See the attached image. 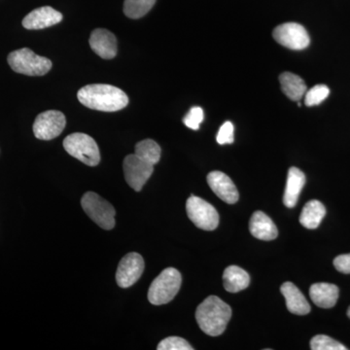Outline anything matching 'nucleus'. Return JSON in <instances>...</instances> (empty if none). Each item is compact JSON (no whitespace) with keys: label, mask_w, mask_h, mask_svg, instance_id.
I'll use <instances>...</instances> for the list:
<instances>
[{"label":"nucleus","mask_w":350,"mask_h":350,"mask_svg":"<svg viewBox=\"0 0 350 350\" xmlns=\"http://www.w3.org/2000/svg\"><path fill=\"white\" fill-rule=\"evenodd\" d=\"M81 206L85 213L96 225L105 230H112L115 226L114 207L107 200L94 192L83 196Z\"/></svg>","instance_id":"423d86ee"},{"label":"nucleus","mask_w":350,"mask_h":350,"mask_svg":"<svg viewBox=\"0 0 350 350\" xmlns=\"http://www.w3.org/2000/svg\"><path fill=\"white\" fill-rule=\"evenodd\" d=\"M310 296L319 308H331L337 304L338 288L331 283H315L310 288Z\"/></svg>","instance_id":"a211bd4d"},{"label":"nucleus","mask_w":350,"mask_h":350,"mask_svg":"<svg viewBox=\"0 0 350 350\" xmlns=\"http://www.w3.org/2000/svg\"><path fill=\"white\" fill-rule=\"evenodd\" d=\"M330 94V90L326 85H317L312 89L306 91L305 94V105L306 107H312L319 105L322 101L326 100Z\"/></svg>","instance_id":"b1692460"},{"label":"nucleus","mask_w":350,"mask_h":350,"mask_svg":"<svg viewBox=\"0 0 350 350\" xmlns=\"http://www.w3.org/2000/svg\"><path fill=\"white\" fill-rule=\"evenodd\" d=\"M326 215V208L321 202L312 200L304 206L300 216V223L308 230L319 227L322 219Z\"/></svg>","instance_id":"aec40b11"},{"label":"nucleus","mask_w":350,"mask_h":350,"mask_svg":"<svg viewBox=\"0 0 350 350\" xmlns=\"http://www.w3.org/2000/svg\"><path fill=\"white\" fill-rule=\"evenodd\" d=\"M64 147L69 155L89 167H96L100 162V152L96 140L86 133H75L64 138Z\"/></svg>","instance_id":"39448f33"},{"label":"nucleus","mask_w":350,"mask_h":350,"mask_svg":"<svg viewBox=\"0 0 350 350\" xmlns=\"http://www.w3.org/2000/svg\"><path fill=\"white\" fill-rule=\"evenodd\" d=\"M157 0H125L124 13L130 19L137 20L150 12Z\"/></svg>","instance_id":"5701e85b"},{"label":"nucleus","mask_w":350,"mask_h":350,"mask_svg":"<svg viewBox=\"0 0 350 350\" xmlns=\"http://www.w3.org/2000/svg\"><path fill=\"white\" fill-rule=\"evenodd\" d=\"M66 125L64 113L48 110L40 113L33 124V133L40 140H51L59 137Z\"/></svg>","instance_id":"1a4fd4ad"},{"label":"nucleus","mask_w":350,"mask_h":350,"mask_svg":"<svg viewBox=\"0 0 350 350\" xmlns=\"http://www.w3.org/2000/svg\"><path fill=\"white\" fill-rule=\"evenodd\" d=\"M273 38L278 44L291 50H304L310 43V36L303 25L297 23H285L276 27Z\"/></svg>","instance_id":"6e6552de"},{"label":"nucleus","mask_w":350,"mask_h":350,"mask_svg":"<svg viewBox=\"0 0 350 350\" xmlns=\"http://www.w3.org/2000/svg\"><path fill=\"white\" fill-rule=\"evenodd\" d=\"M188 217L200 229L213 231L219 225V214L215 207L206 200L191 196L186 202Z\"/></svg>","instance_id":"0eeeda50"},{"label":"nucleus","mask_w":350,"mask_h":350,"mask_svg":"<svg viewBox=\"0 0 350 350\" xmlns=\"http://www.w3.org/2000/svg\"><path fill=\"white\" fill-rule=\"evenodd\" d=\"M282 90L288 98L293 101H300L306 93V85L300 76L291 72H283L280 76Z\"/></svg>","instance_id":"412c9836"},{"label":"nucleus","mask_w":350,"mask_h":350,"mask_svg":"<svg viewBox=\"0 0 350 350\" xmlns=\"http://www.w3.org/2000/svg\"><path fill=\"white\" fill-rule=\"evenodd\" d=\"M234 126L232 122H225L218 131L216 140L220 145L232 144L234 142Z\"/></svg>","instance_id":"cd10ccee"},{"label":"nucleus","mask_w":350,"mask_h":350,"mask_svg":"<svg viewBox=\"0 0 350 350\" xmlns=\"http://www.w3.org/2000/svg\"><path fill=\"white\" fill-rule=\"evenodd\" d=\"M312 350H347V347L328 336L317 335L310 340Z\"/></svg>","instance_id":"393cba45"},{"label":"nucleus","mask_w":350,"mask_h":350,"mask_svg":"<svg viewBox=\"0 0 350 350\" xmlns=\"http://www.w3.org/2000/svg\"><path fill=\"white\" fill-rule=\"evenodd\" d=\"M306 184V175L298 167H291L288 172L286 188L283 196L285 206L294 207L298 202L299 196Z\"/></svg>","instance_id":"f3484780"},{"label":"nucleus","mask_w":350,"mask_h":350,"mask_svg":"<svg viewBox=\"0 0 350 350\" xmlns=\"http://www.w3.org/2000/svg\"><path fill=\"white\" fill-rule=\"evenodd\" d=\"M347 317H349L350 319V306L349 308V310H347Z\"/></svg>","instance_id":"c756f323"},{"label":"nucleus","mask_w":350,"mask_h":350,"mask_svg":"<svg viewBox=\"0 0 350 350\" xmlns=\"http://www.w3.org/2000/svg\"><path fill=\"white\" fill-rule=\"evenodd\" d=\"M224 288L230 293H238L250 286V276L238 266H230L223 273Z\"/></svg>","instance_id":"6ab92c4d"},{"label":"nucleus","mask_w":350,"mask_h":350,"mask_svg":"<svg viewBox=\"0 0 350 350\" xmlns=\"http://www.w3.org/2000/svg\"><path fill=\"white\" fill-rule=\"evenodd\" d=\"M126 183L137 192H140L154 172V165L142 160L135 154L126 157L123 163Z\"/></svg>","instance_id":"9d476101"},{"label":"nucleus","mask_w":350,"mask_h":350,"mask_svg":"<svg viewBox=\"0 0 350 350\" xmlns=\"http://www.w3.org/2000/svg\"><path fill=\"white\" fill-rule=\"evenodd\" d=\"M334 266L340 273L350 275V253L336 257L334 260Z\"/></svg>","instance_id":"c85d7f7f"},{"label":"nucleus","mask_w":350,"mask_h":350,"mask_svg":"<svg viewBox=\"0 0 350 350\" xmlns=\"http://www.w3.org/2000/svg\"><path fill=\"white\" fill-rule=\"evenodd\" d=\"M250 230L254 238L261 241H273L278 236V228L267 214L256 211L250 219Z\"/></svg>","instance_id":"2eb2a0df"},{"label":"nucleus","mask_w":350,"mask_h":350,"mask_svg":"<svg viewBox=\"0 0 350 350\" xmlns=\"http://www.w3.org/2000/svg\"><path fill=\"white\" fill-rule=\"evenodd\" d=\"M144 260L137 252H131L122 258L116 273V282L120 287L133 286L142 278L144 271Z\"/></svg>","instance_id":"9b49d317"},{"label":"nucleus","mask_w":350,"mask_h":350,"mask_svg":"<svg viewBox=\"0 0 350 350\" xmlns=\"http://www.w3.org/2000/svg\"><path fill=\"white\" fill-rule=\"evenodd\" d=\"M90 46L98 56L105 59H114L117 55V39L111 31L94 29L90 36Z\"/></svg>","instance_id":"4468645a"},{"label":"nucleus","mask_w":350,"mask_h":350,"mask_svg":"<svg viewBox=\"0 0 350 350\" xmlns=\"http://www.w3.org/2000/svg\"><path fill=\"white\" fill-rule=\"evenodd\" d=\"M77 98L84 107L103 112L119 111L129 105L125 92L107 84L87 85L79 90Z\"/></svg>","instance_id":"f257e3e1"},{"label":"nucleus","mask_w":350,"mask_h":350,"mask_svg":"<svg viewBox=\"0 0 350 350\" xmlns=\"http://www.w3.org/2000/svg\"><path fill=\"white\" fill-rule=\"evenodd\" d=\"M207 183L219 199L229 204H236L239 200L238 189L232 179L221 172H211L207 175Z\"/></svg>","instance_id":"f8f14e48"},{"label":"nucleus","mask_w":350,"mask_h":350,"mask_svg":"<svg viewBox=\"0 0 350 350\" xmlns=\"http://www.w3.org/2000/svg\"><path fill=\"white\" fill-rule=\"evenodd\" d=\"M231 317V306L216 296L207 297L196 310V319L200 328L211 337L224 333Z\"/></svg>","instance_id":"f03ea898"},{"label":"nucleus","mask_w":350,"mask_h":350,"mask_svg":"<svg viewBox=\"0 0 350 350\" xmlns=\"http://www.w3.org/2000/svg\"><path fill=\"white\" fill-rule=\"evenodd\" d=\"M158 350H193L187 340L179 337H169L163 340L157 347Z\"/></svg>","instance_id":"a878e982"},{"label":"nucleus","mask_w":350,"mask_h":350,"mask_svg":"<svg viewBox=\"0 0 350 350\" xmlns=\"http://www.w3.org/2000/svg\"><path fill=\"white\" fill-rule=\"evenodd\" d=\"M63 21V14L50 6L34 9L23 20V27L27 29H43L59 24Z\"/></svg>","instance_id":"ddd939ff"},{"label":"nucleus","mask_w":350,"mask_h":350,"mask_svg":"<svg viewBox=\"0 0 350 350\" xmlns=\"http://www.w3.org/2000/svg\"><path fill=\"white\" fill-rule=\"evenodd\" d=\"M161 153V147L152 139H144L135 145V155L153 165L160 161Z\"/></svg>","instance_id":"4be33fe9"},{"label":"nucleus","mask_w":350,"mask_h":350,"mask_svg":"<svg viewBox=\"0 0 350 350\" xmlns=\"http://www.w3.org/2000/svg\"><path fill=\"white\" fill-rule=\"evenodd\" d=\"M280 291L286 301L287 310L297 315H306L310 312V306L306 297L292 282L283 283Z\"/></svg>","instance_id":"dca6fc26"},{"label":"nucleus","mask_w":350,"mask_h":350,"mask_svg":"<svg viewBox=\"0 0 350 350\" xmlns=\"http://www.w3.org/2000/svg\"><path fill=\"white\" fill-rule=\"evenodd\" d=\"M9 66L15 72L27 76H43L52 68V62L38 56L29 48L13 51L7 57Z\"/></svg>","instance_id":"20e7f679"},{"label":"nucleus","mask_w":350,"mask_h":350,"mask_svg":"<svg viewBox=\"0 0 350 350\" xmlns=\"http://www.w3.org/2000/svg\"><path fill=\"white\" fill-rule=\"evenodd\" d=\"M204 114L202 108L194 107L191 108L190 111L184 117L183 123L191 130L198 131L200 124L204 121Z\"/></svg>","instance_id":"bb28decb"},{"label":"nucleus","mask_w":350,"mask_h":350,"mask_svg":"<svg viewBox=\"0 0 350 350\" xmlns=\"http://www.w3.org/2000/svg\"><path fill=\"white\" fill-rule=\"evenodd\" d=\"M182 283L181 273L174 268L163 269L153 280L148 291L152 305L162 306L174 300Z\"/></svg>","instance_id":"7ed1b4c3"}]
</instances>
